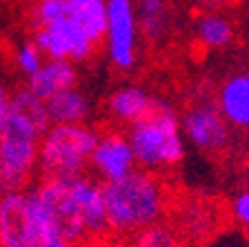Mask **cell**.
I'll return each mask as SVG.
<instances>
[{
  "label": "cell",
  "mask_w": 249,
  "mask_h": 247,
  "mask_svg": "<svg viewBox=\"0 0 249 247\" xmlns=\"http://www.w3.org/2000/svg\"><path fill=\"white\" fill-rule=\"evenodd\" d=\"M109 229L136 234L158 223L165 211V185L149 170H131L127 176L103 185Z\"/></svg>",
  "instance_id": "cell-1"
},
{
  "label": "cell",
  "mask_w": 249,
  "mask_h": 247,
  "mask_svg": "<svg viewBox=\"0 0 249 247\" xmlns=\"http://www.w3.org/2000/svg\"><path fill=\"white\" fill-rule=\"evenodd\" d=\"M127 140L134 152L136 165L142 170H165L185 158L178 116L162 100H156L147 116L131 123Z\"/></svg>",
  "instance_id": "cell-2"
},
{
  "label": "cell",
  "mask_w": 249,
  "mask_h": 247,
  "mask_svg": "<svg viewBox=\"0 0 249 247\" xmlns=\"http://www.w3.org/2000/svg\"><path fill=\"white\" fill-rule=\"evenodd\" d=\"M96 143L98 134L83 123L49 125L38 143V163L42 174L47 178L85 174Z\"/></svg>",
  "instance_id": "cell-3"
},
{
  "label": "cell",
  "mask_w": 249,
  "mask_h": 247,
  "mask_svg": "<svg viewBox=\"0 0 249 247\" xmlns=\"http://www.w3.org/2000/svg\"><path fill=\"white\" fill-rule=\"evenodd\" d=\"M42 132L25 116L7 114L0 134V194L20 191L38 165V143Z\"/></svg>",
  "instance_id": "cell-4"
},
{
  "label": "cell",
  "mask_w": 249,
  "mask_h": 247,
  "mask_svg": "<svg viewBox=\"0 0 249 247\" xmlns=\"http://www.w3.org/2000/svg\"><path fill=\"white\" fill-rule=\"evenodd\" d=\"M107 52L118 69H131L136 65L138 47V22L131 0H107Z\"/></svg>",
  "instance_id": "cell-5"
},
{
  "label": "cell",
  "mask_w": 249,
  "mask_h": 247,
  "mask_svg": "<svg viewBox=\"0 0 249 247\" xmlns=\"http://www.w3.org/2000/svg\"><path fill=\"white\" fill-rule=\"evenodd\" d=\"M42 201L47 203L49 211L53 216V223L65 236L69 245L73 243H83L87 238L85 234L83 221H80V211H78L76 198L71 191V176H53V178H45L40 187Z\"/></svg>",
  "instance_id": "cell-6"
},
{
  "label": "cell",
  "mask_w": 249,
  "mask_h": 247,
  "mask_svg": "<svg viewBox=\"0 0 249 247\" xmlns=\"http://www.w3.org/2000/svg\"><path fill=\"white\" fill-rule=\"evenodd\" d=\"M34 45L56 60H87L93 52V42L78 29L67 16L58 18L52 25L36 27L34 31Z\"/></svg>",
  "instance_id": "cell-7"
},
{
  "label": "cell",
  "mask_w": 249,
  "mask_h": 247,
  "mask_svg": "<svg viewBox=\"0 0 249 247\" xmlns=\"http://www.w3.org/2000/svg\"><path fill=\"white\" fill-rule=\"evenodd\" d=\"M182 132L194 143V147L209 154H218L229 147L231 132L227 120L220 116L216 105L202 103L196 107H189L182 116Z\"/></svg>",
  "instance_id": "cell-8"
},
{
  "label": "cell",
  "mask_w": 249,
  "mask_h": 247,
  "mask_svg": "<svg viewBox=\"0 0 249 247\" xmlns=\"http://www.w3.org/2000/svg\"><path fill=\"white\" fill-rule=\"evenodd\" d=\"M89 165L105 178V183L118 180L136 170L134 152L129 147V140L123 134H105L98 136V143L91 152Z\"/></svg>",
  "instance_id": "cell-9"
},
{
  "label": "cell",
  "mask_w": 249,
  "mask_h": 247,
  "mask_svg": "<svg viewBox=\"0 0 249 247\" xmlns=\"http://www.w3.org/2000/svg\"><path fill=\"white\" fill-rule=\"evenodd\" d=\"M71 191L76 198L78 211H80L85 234L87 236H103L105 232H109L103 185L89 180L85 174H78L71 176Z\"/></svg>",
  "instance_id": "cell-10"
},
{
  "label": "cell",
  "mask_w": 249,
  "mask_h": 247,
  "mask_svg": "<svg viewBox=\"0 0 249 247\" xmlns=\"http://www.w3.org/2000/svg\"><path fill=\"white\" fill-rule=\"evenodd\" d=\"M0 247H31L25 191L0 194Z\"/></svg>",
  "instance_id": "cell-11"
},
{
  "label": "cell",
  "mask_w": 249,
  "mask_h": 247,
  "mask_svg": "<svg viewBox=\"0 0 249 247\" xmlns=\"http://www.w3.org/2000/svg\"><path fill=\"white\" fill-rule=\"evenodd\" d=\"M227 125L245 129L249 125V76L247 74H233L231 78L220 85L218 89V105Z\"/></svg>",
  "instance_id": "cell-12"
},
{
  "label": "cell",
  "mask_w": 249,
  "mask_h": 247,
  "mask_svg": "<svg viewBox=\"0 0 249 247\" xmlns=\"http://www.w3.org/2000/svg\"><path fill=\"white\" fill-rule=\"evenodd\" d=\"M78 74L73 69V65L69 60H56V58H49L47 62H42L40 69L36 74L29 76V89L31 94L40 100L52 98L53 94L62 92V89L76 87Z\"/></svg>",
  "instance_id": "cell-13"
},
{
  "label": "cell",
  "mask_w": 249,
  "mask_h": 247,
  "mask_svg": "<svg viewBox=\"0 0 249 247\" xmlns=\"http://www.w3.org/2000/svg\"><path fill=\"white\" fill-rule=\"evenodd\" d=\"M65 7L69 20L98 45L107 29V0H65Z\"/></svg>",
  "instance_id": "cell-14"
},
{
  "label": "cell",
  "mask_w": 249,
  "mask_h": 247,
  "mask_svg": "<svg viewBox=\"0 0 249 247\" xmlns=\"http://www.w3.org/2000/svg\"><path fill=\"white\" fill-rule=\"evenodd\" d=\"M156 98L151 96L147 89L138 87V85H127V87H120L118 92H114L109 96V112L111 116H116L123 123H136L142 116L151 112Z\"/></svg>",
  "instance_id": "cell-15"
},
{
  "label": "cell",
  "mask_w": 249,
  "mask_h": 247,
  "mask_svg": "<svg viewBox=\"0 0 249 247\" xmlns=\"http://www.w3.org/2000/svg\"><path fill=\"white\" fill-rule=\"evenodd\" d=\"M45 109L52 125H76L87 118L89 103L85 94H80L76 87H69L47 98Z\"/></svg>",
  "instance_id": "cell-16"
},
{
  "label": "cell",
  "mask_w": 249,
  "mask_h": 247,
  "mask_svg": "<svg viewBox=\"0 0 249 247\" xmlns=\"http://www.w3.org/2000/svg\"><path fill=\"white\" fill-rule=\"evenodd\" d=\"M136 22L149 40L162 38L171 22L169 0H138Z\"/></svg>",
  "instance_id": "cell-17"
},
{
  "label": "cell",
  "mask_w": 249,
  "mask_h": 247,
  "mask_svg": "<svg viewBox=\"0 0 249 247\" xmlns=\"http://www.w3.org/2000/svg\"><path fill=\"white\" fill-rule=\"evenodd\" d=\"M196 36L209 49H223L233 40V25L223 14H207L198 20Z\"/></svg>",
  "instance_id": "cell-18"
},
{
  "label": "cell",
  "mask_w": 249,
  "mask_h": 247,
  "mask_svg": "<svg viewBox=\"0 0 249 247\" xmlns=\"http://www.w3.org/2000/svg\"><path fill=\"white\" fill-rule=\"evenodd\" d=\"M9 112L25 116L27 120H31V123L40 129L42 134L52 125L49 123V116H47V109H45V100L36 98L29 89H18L14 96H9Z\"/></svg>",
  "instance_id": "cell-19"
},
{
  "label": "cell",
  "mask_w": 249,
  "mask_h": 247,
  "mask_svg": "<svg viewBox=\"0 0 249 247\" xmlns=\"http://www.w3.org/2000/svg\"><path fill=\"white\" fill-rule=\"evenodd\" d=\"M134 247H180V238L171 227L154 223L136 234Z\"/></svg>",
  "instance_id": "cell-20"
},
{
  "label": "cell",
  "mask_w": 249,
  "mask_h": 247,
  "mask_svg": "<svg viewBox=\"0 0 249 247\" xmlns=\"http://www.w3.org/2000/svg\"><path fill=\"white\" fill-rule=\"evenodd\" d=\"M67 16V7H65V0H40L34 9V25L36 27H45L52 25L58 18H65Z\"/></svg>",
  "instance_id": "cell-21"
},
{
  "label": "cell",
  "mask_w": 249,
  "mask_h": 247,
  "mask_svg": "<svg viewBox=\"0 0 249 247\" xmlns=\"http://www.w3.org/2000/svg\"><path fill=\"white\" fill-rule=\"evenodd\" d=\"M16 65H18V69H20L22 74H27V76L36 74L38 69H40V65H42L40 49H38L34 42L22 45L20 49H18V54H16Z\"/></svg>",
  "instance_id": "cell-22"
},
{
  "label": "cell",
  "mask_w": 249,
  "mask_h": 247,
  "mask_svg": "<svg viewBox=\"0 0 249 247\" xmlns=\"http://www.w3.org/2000/svg\"><path fill=\"white\" fill-rule=\"evenodd\" d=\"M231 216L240 223V225H247L249 223V194L247 191H240L238 196H233L231 201Z\"/></svg>",
  "instance_id": "cell-23"
},
{
  "label": "cell",
  "mask_w": 249,
  "mask_h": 247,
  "mask_svg": "<svg viewBox=\"0 0 249 247\" xmlns=\"http://www.w3.org/2000/svg\"><path fill=\"white\" fill-rule=\"evenodd\" d=\"M7 114H9V92H7V87L0 82V134H2V127H5Z\"/></svg>",
  "instance_id": "cell-24"
},
{
  "label": "cell",
  "mask_w": 249,
  "mask_h": 247,
  "mask_svg": "<svg viewBox=\"0 0 249 247\" xmlns=\"http://www.w3.org/2000/svg\"><path fill=\"white\" fill-rule=\"evenodd\" d=\"M131 2H134V0H131Z\"/></svg>",
  "instance_id": "cell-25"
}]
</instances>
